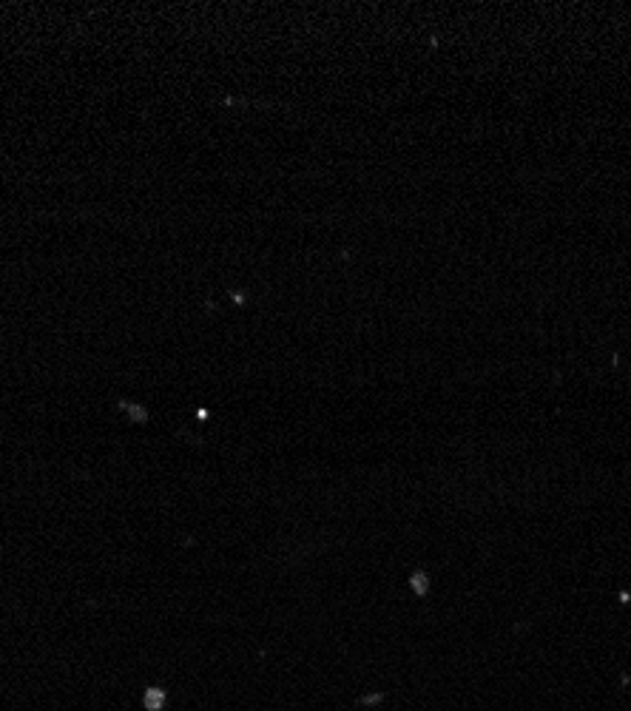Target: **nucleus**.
I'll return each mask as SVG.
<instances>
[{"mask_svg":"<svg viewBox=\"0 0 631 711\" xmlns=\"http://www.w3.org/2000/svg\"><path fill=\"white\" fill-rule=\"evenodd\" d=\"M163 700H165L163 692H157V689H151V692H148V709H151V711L160 709V706H163Z\"/></svg>","mask_w":631,"mask_h":711,"instance_id":"nucleus-1","label":"nucleus"}]
</instances>
